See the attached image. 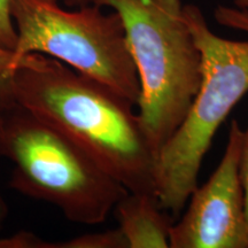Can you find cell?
<instances>
[{
    "instance_id": "cell-1",
    "label": "cell",
    "mask_w": 248,
    "mask_h": 248,
    "mask_svg": "<svg viewBox=\"0 0 248 248\" xmlns=\"http://www.w3.org/2000/svg\"><path fill=\"white\" fill-rule=\"evenodd\" d=\"M12 95L133 193L155 192L156 154L129 99L61 61L29 53L4 75Z\"/></svg>"
},
{
    "instance_id": "cell-2",
    "label": "cell",
    "mask_w": 248,
    "mask_h": 248,
    "mask_svg": "<svg viewBox=\"0 0 248 248\" xmlns=\"http://www.w3.org/2000/svg\"><path fill=\"white\" fill-rule=\"evenodd\" d=\"M0 156L13 163L9 185L61 210L71 222L101 224L128 190L63 132L23 106L0 75Z\"/></svg>"
},
{
    "instance_id": "cell-3",
    "label": "cell",
    "mask_w": 248,
    "mask_h": 248,
    "mask_svg": "<svg viewBox=\"0 0 248 248\" xmlns=\"http://www.w3.org/2000/svg\"><path fill=\"white\" fill-rule=\"evenodd\" d=\"M122 18L138 73L141 128L154 153L181 125L202 80L201 54L182 0H104Z\"/></svg>"
},
{
    "instance_id": "cell-4",
    "label": "cell",
    "mask_w": 248,
    "mask_h": 248,
    "mask_svg": "<svg viewBox=\"0 0 248 248\" xmlns=\"http://www.w3.org/2000/svg\"><path fill=\"white\" fill-rule=\"evenodd\" d=\"M183 15L200 51L202 80L185 119L157 154L155 168V192L176 218L198 187L214 136L248 93V40L217 36L194 4L184 5Z\"/></svg>"
},
{
    "instance_id": "cell-5",
    "label": "cell",
    "mask_w": 248,
    "mask_h": 248,
    "mask_svg": "<svg viewBox=\"0 0 248 248\" xmlns=\"http://www.w3.org/2000/svg\"><path fill=\"white\" fill-rule=\"evenodd\" d=\"M102 8H68L59 0H12L17 42L11 71L24 55L44 54L137 105L140 84L122 18Z\"/></svg>"
},
{
    "instance_id": "cell-6",
    "label": "cell",
    "mask_w": 248,
    "mask_h": 248,
    "mask_svg": "<svg viewBox=\"0 0 248 248\" xmlns=\"http://www.w3.org/2000/svg\"><path fill=\"white\" fill-rule=\"evenodd\" d=\"M244 130L232 120L228 144L215 171L188 199L170 230V248H248L240 155Z\"/></svg>"
},
{
    "instance_id": "cell-7",
    "label": "cell",
    "mask_w": 248,
    "mask_h": 248,
    "mask_svg": "<svg viewBox=\"0 0 248 248\" xmlns=\"http://www.w3.org/2000/svg\"><path fill=\"white\" fill-rule=\"evenodd\" d=\"M128 248H170L176 217L163 209L156 194L128 192L114 207Z\"/></svg>"
},
{
    "instance_id": "cell-8",
    "label": "cell",
    "mask_w": 248,
    "mask_h": 248,
    "mask_svg": "<svg viewBox=\"0 0 248 248\" xmlns=\"http://www.w3.org/2000/svg\"><path fill=\"white\" fill-rule=\"evenodd\" d=\"M44 248H128L125 237L119 228L97 233L78 235L61 243L46 241Z\"/></svg>"
},
{
    "instance_id": "cell-9",
    "label": "cell",
    "mask_w": 248,
    "mask_h": 248,
    "mask_svg": "<svg viewBox=\"0 0 248 248\" xmlns=\"http://www.w3.org/2000/svg\"><path fill=\"white\" fill-rule=\"evenodd\" d=\"M234 6L218 5L214 17L219 26L248 33V0H233Z\"/></svg>"
},
{
    "instance_id": "cell-10",
    "label": "cell",
    "mask_w": 248,
    "mask_h": 248,
    "mask_svg": "<svg viewBox=\"0 0 248 248\" xmlns=\"http://www.w3.org/2000/svg\"><path fill=\"white\" fill-rule=\"evenodd\" d=\"M16 42L17 32L12 15V0H0V47L13 51Z\"/></svg>"
},
{
    "instance_id": "cell-11",
    "label": "cell",
    "mask_w": 248,
    "mask_h": 248,
    "mask_svg": "<svg viewBox=\"0 0 248 248\" xmlns=\"http://www.w3.org/2000/svg\"><path fill=\"white\" fill-rule=\"evenodd\" d=\"M240 179L244 188L245 208H246V219L248 226V128L244 131L243 145L240 155Z\"/></svg>"
},
{
    "instance_id": "cell-12",
    "label": "cell",
    "mask_w": 248,
    "mask_h": 248,
    "mask_svg": "<svg viewBox=\"0 0 248 248\" xmlns=\"http://www.w3.org/2000/svg\"><path fill=\"white\" fill-rule=\"evenodd\" d=\"M12 60H13V51L0 47V75H7L11 71Z\"/></svg>"
},
{
    "instance_id": "cell-13",
    "label": "cell",
    "mask_w": 248,
    "mask_h": 248,
    "mask_svg": "<svg viewBox=\"0 0 248 248\" xmlns=\"http://www.w3.org/2000/svg\"><path fill=\"white\" fill-rule=\"evenodd\" d=\"M64 7L68 8H79L85 7V6L99 5L101 6L104 0H59Z\"/></svg>"
},
{
    "instance_id": "cell-14",
    "label": "cell",
    "mask_w": 248,
    "mask_h": 248,
    "mask_svg": "<svg viewBox=\"0 0 248 248\" xmlns=\"http://www.w3.org/2000/svg\"><path fill=\"white\" fill-rule=\"evenodd\" d=\"M8 214V206L6 203V201L2 198V195L0 194V229H1L2 224H4L6 217H7Z\"/></svg>"
}]
</instances>
